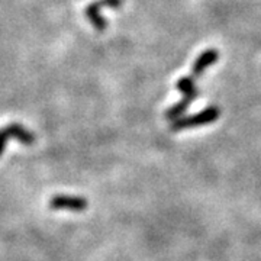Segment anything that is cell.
I'll return each mask as SVG.
<instances>
[{
	"instance_id": "6da1fadb",
	"label": "cell",
	"mask_w": 261,
	"mask_h": 261,
	"mask_svg": "<svg viewBox=\"0 0 261 261\" xmlns=\"http://www.w3.org/2000/svg\"><path fill=\"white\" fill-rule=\"evenodd\" d=\"M219 116H221V109L218 106H207L202 112L195 113L192 116H183L177 121L170 122V130L178 132V130L190 129V128L205 126V125L218 121Z\"/></svg>"
},
{
	"instance_id": "7a4b0ae2",
	"label": "cell",
	"mask_w": 261,
	"mask_h": 261,
	"mask_svg": "<svg viewBox=\"0 0 261 261\" xmlns=\"http://www.w3.org/2000/svg\"><path fill=\"white\" fill-rule=\"evenodd\" d=\"M89 206V202L84 197L79 196H67L57 195L51 197L49 200V207L56 211H74V212H82L86 211Z\"/></svg>"
},
{
	"instance_id": "3957f363",
	"label": "cell",
	"mask_w": 261,
	"mask_h": 261,
	"mask_svg": "<svg viewBox=\"0 0 261 261\" xmlns=\"http://www.w3.org/2000/svg\"><path fill=\"white\" fill-rule=\"evenodd\" d=\"M218 58H219V53L215 48L203 51L200 56L196 58L195 63L192 65V74L195 77L202 75L205 73L206 68H209L211 65H214L218 61Z\"/></svg>"
},
{
	"instance_id": "277c9868",
	"label": "cell",
	"mask_w": 261,
	"mask_h": 261,
	"mask_svg": "<svg viewBox=\"0 0 261 261\" xmlns=\"http://www.w3.org/2000/svg\"><path fill=\"white\" fill-rule=\"evenodd\" d=\"M5 130L8 132L9 138H15L23 145H32L37 140L35 135L31 130L27 129L22 125H19V123H9L8 126H5Z\"/></svg>"
},
{
	"instance_id": "5b68a950",
	"label": "cell",
	"mask_w": 261,
	"mask_h": 261,
	"mask_svg": "<svg viewBox=\"0 0 261 261\" xmlns=\"http://www.w3.org/2000/svg\"><path fill=\"white\" fill-rule=\"evenodd\" d=\"M100 9H102V8H100L99 2H94V3H90V5L86 8L84 13H86L89 22L93 25L94 28L102 32V31H105V29L108 28V20L102 16Z\"/></svg>"
},
{
	"instance_id": "8992f818",
	"label": "cell",
	"mask_w": 261,
	"mask_h": 261,
	"mask_svg": "<svg viewBox=\"0 0 261 261\" xmlns=\"http://www.w3.org/2000/svg\"><path fill=\"white\" fill-rule=\"evenodd\" d=\"M176 87L178 92L183 94V97H187L190 100H196L200 96V92L196 89L195 80L192 77H181L176 84Z\"/></svg>"
},
{
	"instance_id": "52a82bcc",
	"label": "cell",
	"mask_w": 261,
	"mask_h": 261,
	"mask_svg": "<svg viewBox=\"0 0 261 261\" xmlns=\"http://www.w3.org/2000/svg\"><path fill=\"white\" fill-rule=\"evenodd\" d=\"M193 100H190V99H187V97H183L181 100L176 105H173V106H170L166 113H164V116H166V119L170 122L173 121H177L180 118H183L185 116V113L187 112V109L190 108V105H192Z\"/></svg>"
},
{
	"instance_id": "ba28073f",
	"label": "cell",
	"mask_w": 261,
	"mask_h": 261,
	"mask_svg": "<svg viewBox=\"0 0 261 261\" xmlns=\"http://www.w3.org/2000/svg\"><path fill=\"white\" fill-rule=\"evenodd\" d=\"M100 8H109V9H121L123 0H99Z\"/></svg>"
},
{
	"instance_id": "9c48e42d",
	"label": "cell",
	"mask_w": 261,
	"mask_h": 261,
	"mask_svg": "<svg viewBox=\"0 0 261 261\" xmlns=\"http://www.w3.org/2000/svg\"><path fill=\"white\" fill-rule=\"evenodd\" d=\"M8 140H9V135H8V132L3 129H0V157L3 155V152H5V149H6V145H8Z\"/></svg>"
}]
</instances>
